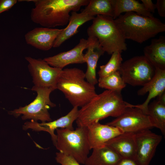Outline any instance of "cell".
<instances>
[{
    "mask_svg": "<svg viewBox=\"0 0 165 165\" xmlns=\"http://www.w3.org/2000/svg\"><path fill=\"white\" fill-rule=\"evenodd\" d=\"M132 105L123 100L121 92L106 90L81 107L76 123L78 127H86L109 116L116 118Z\"/></svg>",
    "mask_w": 165,
    "mask_h": 165,
    "instance_id": "cell-1",
    "label": "cell"
},
{
    "mask_svg": "<svg viewBox=\"0 0 165 165\" xmlns=\"http://www.w3.org/2000/svg\"><path fill=\"white\" fill-rule=\"evenodd\" d=\"M90 0H33L35 7L31 11V20L44 27L54 28L68 23L72 12H77L86 6Z\"/></svg>",
    "mask_w": 165,
    "mask_h": 165,
    "instance_id": "cell-2",
    "label": "cell"
},
{
    "mask_svg": "<svg viewBox=\"0 0 165 165\" xmlns=\"http://www.w3.org/2000/svg\"><path fill=\"white\" fill-rule=\"evenodd\" d=\"M56 89L63 93L73 107H82L97 95L95 86L86 80L85 72L76 68L62 70Z\"/></svg>",
    "mask_w": 165,
    "mask_h": 165,
    "instance_id": "cell-3",
    "label": "cell"
},
{
    "mask_svg": "<svg viewBox=\"0 0 165 165\" xmlns=\"http://www.w3.org/2000/svg\"><path fill=\"white\" fill-rule=\"evenodd\" d=\"M115 21L126 40L139 43L165 31V24L158 19L134 12L121 14Z\"/></svg>",
    "mask_w": 165,
    "mask_h": 165,
    "instance_id": "cell-4",
    "label": "cell"
},
{
    "mask_svg": "<svg viewBox=\"0 0 165 165\" xmlns=\"http://www.w3.org/2000/svg\"><path fill=\"white\" fill-rule=\"evenodd\" d=\"M87 28L88 37L96 38L105 52L111 55L127 49L126 39L113 17L97 15Z\"/></svg>",
    "mask_w": 165,
    "mask_h": 165,
    "instance_id": "cell-5",
    "label": "cell"
},
{
    "mask_svg": "<svg viewBox=\"0 0 165 165\" xmlns=\"http://www.w3.org/2000/svg\"><path fill=\"white\" fill-rule=\"evenodd\" d=\"M56 131L57 140L54 145L57 149L84 164L91 150L87 127H78L75 130L58 129Z\"/></svg>",
    "mask_w": 165,
    "mask_h": 165,
    "instance_id": "cell-6",
    "label": "cell"
},
{
    "mask_svg": "<svg viewBox=\"0 0 165 165\" xmlns=\"http://www.w3.org/2000/svg\"><path fill=\"white\" fill-rule=\"evenodd\" d=\"M31 90L36 92L35 98L30 103L24 107L9 112V114L17 117L22 115L23 120L31 119L35 121L40 120L42 123L52 121L48 109L56 106L50 99L51 88L33 86Z\"/></svg>",
    "mask_w": 165,
    "mask_h": 165,
    "instance_id": "cell-7",
    "label": "cell"
},
{
    "mask_svg": "<svg viewBox=\"0 0 165 165\" xmlns=\"http://www.w3.org/2000/svg\"><path fill=\"white\" fill-rule=\"evenodd\" d=\"M155 68L143 56L122 63L119 71L124 82L133 86H143L154 76Z\"/></svg>",
    "mask_w": 165,
    "mask_h": 165,
    "instance_id": "cell-8",
    "label": "cell"
},
{
    "mask_svg": "<svg viewBox=\"0 0 165 165\" xmlns=\"http://www.w3.org/2000/svg\"><path fill=\"white\" fill-rule=\"evenodd\" d=\"M106 124L118 127L124 133L134 134L153 127L147 113L133 105L127 108L120 116Z\"/></svg>",
    "mask_w": 165,
    "mask_h": 165,
    "instance_id": "cell-9",
    "label": "cell"
},
{
    "mask_svg": "<svg viewBox=\"0 0 165 165\" xmlns=\"http://www.w3.org/2000/svg\"><path fill=\"white\" fill-rule=\"evenodd\" d=\"M28 68L32 77L34 86L56 90V86L62 69L49 65L43 59L25 57Z\"/></svg>",
    "mask_w": 165,
    "mask_h": 165,
    "instance_id": "cell-10",
    "label": "cell"
},
{
    "mask_svg": "<svg viewBox=\"0 0 165 165\" xmlns=\"http://www.w3.org/2000/svg\"><path fill=\"white\" fill-rule=\"evenodd\" d=\"M135 138L134 160L138 165H149L162 140V136L146 130L135 133Z\"/></svg>",
    "mask_w": 165,
    "mask_h": 165,
    "instance_id": "cell-11",
    "label": "cell"
},
{
    "mask_svg": "<svg viewBox=\"0 0 165 165\" xmlns=\"http://www.w3.org/2000/svg\"><path fill=\"white\" fill-rule=\"evenodd\" d=\"M79 112L78 107H73L67 115L53 121L39 123L31 120L30 121L24 123L23 129L27 130L31 129L36 131L47 132L50 135L53 144L55 145L57 140L56 134L54 133L55 130L58 129L74 130L73 123L78 117Z\"/></svg>",
    "mask_w": 165,
    "mask_h": 165,
    "instance_id": "cell-12",
    "label": "cell"
},
{
    "mask_svg": "<svg viewBox=\"0 0 165 165\" xmlns=\"http://www.w3.org/2000/svg\"><path fill=\"white\" fill-rule=\"evenodd\" d=\"M87 40L82 38L72 49L43 59L50 66L62 69L70 64H82L85 63L83 51L87 49Z\"/></svg>",
    "mask_w": 165,
    "mask_h": 165,
    "instance_id": "cell-13",
    "label": "cell"
},
{
    "mask_svg": "<svg viewBox=\"0 0 165 165\" xmlns=\"http://www.w3.org/2000/svg\"><path fill=\"white\" fill-rule=\"evenodd\" d=\"M62 29L37 27L27 32L24 35L27 43L43 51L53 47L54 42Z\"/></svg>",
    "mask_w": 165,
    "mask_h": 165,
    "instance_id": "cell-14",
    "label": "cell"
},
{
    "mask_svg": "<svg viewBox=\"0 0 165 165\" xmlns=\"http://www.w3.org/2000/svg\"><path fill=\"white\" fill-rule=\"evenodd\" d=\"M88 142L91 149L105 145L108 141L124 133L118 127L102 124L99 121L86 126Z\"/></svg>",
    "mask_w": 165,
    "mask_h": 165,
    "instance_id": "cell-15",
    "label": "cell"
},
{
    "mask_svg": "<svg viewBox=\"0 0 165 165\" xmlns=\"http://www.w3.org/2000/svg\"><path fill=\"white\" fill-rule=\"evenodd\" d=\"M165 90V69L156 68L152 78L137 92L139 96L143 95L148 93L147 98L142 104L135 106L147 113L148 106L151 100L162 94Z\"/></svg>",
    "mask_w": 165,
    "mask_h": 165,
    "instance_id": "cell-16",
    "label": "cell"
},
{
    "mask_svg": "<svg viewBox=\"0 0 165 165\" xmlns=\"http://www.w3.org/2000/svg\"><path fill=\"white\" fill-rule=\"evenodd\" d=\"M87 40V50L84 54L85 62L87 66L86 71L85 73V77L88 82L95 86L98 83L96 74L97 62L100 57L105 52L96 38L88 37Z\"/></svg>",
    "mask_w": 165,
    "mask_h": 165,
    "instance_id": "cell-17",
    "label": "cell"
},
{
    "mask_svg": "<svg viewBox=\"0 0 165 165\" xmlns=\"http://www.w3.org/2000/svg\"><path fill=\"white\" fill-rule=\"evenodd\" d=\"M105 145L113 149L122 158L134 159L136 149L135 134L123 133L108 141Z\"/></svg>",
    "mask_w": 165,
    "mask_h": 165,
    "instance_id": "cell-18",
    "label": "cell"
},
{
    "mask_svg": "<svg viewBox=\"0 0 165 165\" xmlns=\"http://www.w3.org/2000/svg\"><path fill=\"white\" fill-rule=\"evenodd\" d=\"M94 17L82 11L80 13L71 12L68 25L63 28L57 36L54 42L53 47L60 46L65 41L77 34L80 26L88 21L93 20Z\"/></svg>",
    "mask_w": 165,
    "mask_h": 165,
    "instance_id": "cell-19",
    "label": "cell"
},
{
    "mask_svg": "<svg viewBox=\"0 0 165 165\" xmlns=\"http://www.w3.org/2000/svg\"><path fill=\"white\" fill-rule=\"evenodd\" d=\"M144 56L155 68L165 69V37L160 36L153 39L150 44L145 47Z\"/></svg>",
    "mask_w": 165,
    "mask_h": 165,
    "instance_id": "cell-20",
    "label": "cell"
},
{
    "mask_svg": "<svg viewBox=\"0 0 165 165\" xmlns=\"http://www.w3.org/2000/svg\"><path fill=\"white\" fill-rule=\"evenodd\" d=\"M85 165H117L122 157L110 147L105 145L93 149Z\"/></svg>",
    "mask_w": 165,
    "mask_h": 165,
    "instance_id": "cell-21",
    "label": "cell"
},
{
    "mask_svg": "<svg viewBox=\"0 0 165 165\" xmlns=\"http://www.w3.org/2000/svg\"><path fill=\"white\" fill-rule=\"evenodd\" d=\"M148 106L147 113L153 127L160 130L163 134H165V92L158 96Z\"/></svg>",
    "mask_w": 165,
    "mask_h": 165,
    "instance_id": "cell-22",
    "label": "cell"
},
{
    "mask_svg": "<svg viewBox=\"0 0 165 165\" xmlns=\"http://www.w3.org/2000/svg\"><path fill=\"white\" fill-rule=\"evenodd\" d=\"M130 12L146 16H154L153 14L147 10L142 4L138 1L115 0L114 19H116L123 13Z\"/></svg>",
    "mask_w": 165,
    "mask_h": 165,
    "instance_id": "cell-23",
    "label": "cell"
},
{
    "mask_svg": "<svg viewBox=\"0 0 165 165\" xmlns=\"http://www.w3.org/2000/svg\"><path fill=\"white\" fill-rule=\"evenodd\" d=\"M115 0H90L82 12L95 17L102 15L113 17Z\"/></svg>",
    "mask_w": 165,
    "mask_h": 165,
    "instance_id": "cell-24",
    "label": "cell"
},
{
    "mask_svg": "<svg viewBox=\"0 0 165 165\" xmlns=\"http://www.w3.org/2000/svg\"><path fill=\"white\" fill-rule=\"evenodd\" d=\"M98 83L100 88L118 92H121L126 85L119 71L107 76L99 78Z\"/></svg>",
    "mask_w": 165,
    "mask_h": 165,
    "instance_id": "cell-25",
    "label": "cell"
},
{
    "mask_svg": "<svg viewBox=\"0 0 165 165\" xmlns=\"http://www.w3.org/2000/svg\"><path fill=\"white\" fill-rule=\"evenodd\" d=\"M121 52L116 51L112 53L108 62L101 65L98 72L99 78L104 77L119 71L122 63Z\"/></svg>",
    "mask_w": 165,
    "mask_h": 165,
    "instance_id": "cell-26",
    "label": "cell"
},
{
    "mask_svg": "<svg viewBox=\"0 0 165 165\" xmlns=\"http://www.w3.org/2000/svg\"><path fill=\"white\" fill-rule=\"evenodd\" d=\"M55 159L61 165H80L73 157L60 152L56 153Z\"/></svg>",
    "mask_w": 165,
    "mask_h": 165,
    "instance_id": "cell-27",
    "label": "cell"
},
{
    "mask_svg": "<svg viewBox=\"0 0 165 165\" xmlns=\"http://www.w3.org/2000/svg\"><path fill=\"white\" fill-rule=\"evenodd\" d=\"M17 2L16 0H0V14L11 9Z\"/></svg>",
    "mask_w": 165,
    "mask_h": 165,
    "instance_id": "cell-28",
    "label": "cell"
},
{
    "mask_svg": "<svg viewBox=\"0 0 165 165\" xmlns=\"http://www.w3.org/2000/svg\"><path fill=\"white\" fill-rule=\"evenodd\" d=\"M158 14L161 17H165V0H157L155 4Z\"/></svg>",
    "mask_w": 165,
    "mask_h": 165,
    "instance_id": "cell-29",
    "label": "cell"
},
{
    "mask_svg": "<svg viewBox=\"0 0 165 165\" xmlns=\"http://www.w3.org/2000/svg\"><path fill=\"white\" fill-rule=\"evenodd\" d=\"M141 1L147 10L152 14L155 12L156 9L155 4L151 0H141Z\"/></svg>",
    "mask_w": 165,
    "mask_h": 165,
    "instance_id": "cell-30",
    "label": "cell"
},
{
    "mask_svg": "<svg viewBox=\"0 0 165 165\" xmlns=\"http://www.w3.org/2000/svg\"><path fill=\"white\" fill-rule=\"evenodd\" d=\"M117 165H138L134 159L122 158Z\"/></svg>",
    "mask_w": 165,
    "mask_h": 165,
    "instance_id": "cell-31",
    "label": "cell"
}]
</instances>
